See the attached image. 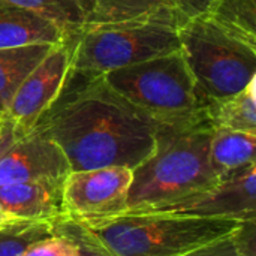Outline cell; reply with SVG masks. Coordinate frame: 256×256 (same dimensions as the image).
I'll return each mask as SVG.
<instances>
[{
    "label": "cell",
    "instance_id": "6da1fadb",
    "mask_svg": "<svg viewBox=\"0 0 256 256\" xmlns=\"http://www.w3.org/2000/svg\"><path fill=\"white\" fill-rule=\"evenodd\" d=\"M32 132L54 141L70 171L134 170L153 153L158 126L110 87L102 75L70 72L60 98Z\"/></svg>",
    "mask_w": 256,
    "mask_h": 256
},
{
    "label": "cell",
    "instance_id": "7a4b0ae2",
    "mask_svg": "<svg viewBox=\"0 0 256 256\" xmlns=\"http://www.w3.org/2000/svg\"><path fill=\"white\" fill-rule=\"evenodd\" d=\"M208 124L158 128L153 153L132 170L126 213L164 212L218 186L210 165Z\"/></svg>",
    "mask_w": 256,
    "mask_h": 256
},
{
    "label": "cell",
    "instance_id": "3957f363",
    "mask_svg": "<svg viewBox=\"0 0 256 256\" xmlns=\"http://www.w3.org/2000/svg\"><path fill=\"white\" fill-rule=\"evenodd\" d=\"M110 87L158 128L190 129L208 124L206 102L182 51L102 75Z\"/></svg>",
    "mask_w": 256,
    "mask_h": 256
},
{
    "label": "cell",
    "instance_id": "277c9868",
    "mask_svg": "<svg viewBox=\"0 0 256 256\" xmlns=\"http://www.w3.org/2000/svg\"><path fill=\"white\" fill-rule=\"evenodd\" d=\"M242 220L183 213H123L88 228L112 256H180L230 236Z\"/></svg>",
    "mask_w": 256,
    "mask_h": 256
},
{
    "label": "cell",
    "instance_id": "5b68a950",
    "mask_svg": "<svg viewBox=\"0 0 256 256\" xmlns=\"http://www.w3.org/2000/svg\"><path fill=\"white\" fill-rule=\"evenodd\" d=\"M188 16L172 15L84 27L76 38L72 72L104 75L180 51V27Z\"/></svg>",
    "mask_w": 256,
    "mask_h": 256
},
{
    "label": "cell",
    "instance_id": "8992f818",
    "mask_svg": "<svg viewBox=\"0 0 256 256\" xmlns=\"http://www.w3.org/2000/svg\"><path fill=\"white\" fill-rule=\"evenodd\" d=\"M178 36L180 51L206 104L238 93L256 78V46L207 16L189 18Z\"/></svg>",
    "mask_w": 256,
    "mask_h": 256
},
{
    "label": "cell",
    "instance_id": "52a82bcc",
    "mask_svg": "<svg viewBox=\"0 0 256 256\" xmlns=\"http://www.w3.org/2000/svg\"><path fill=\"white\" fill-rule=\"evenodd\" d=\"M130 183L132 170L124 166L70 171L63 183L68 218L93 228L126 213Z\"/></svg>",
    "mask_w": 256,
    "mask_h": 256
},
{
    "label": "cell",
    "instance_id": "ba28073f",
    "mask_svg": "<svg viewBox=\"0 0 256 256\" xmlns=\"http://www.w3.org/2000/svg\"><path fill=\"white\" fill-rule=\"evenodd\" d=\"M75 40L76 38L52 45L16 88L4 118L12 124L16 140L33 130L64 90L72 72Z\"/></svg>",
    "mask_w": 256,
    "mask_h": 256
},
{
    "label": "cell",
    "instance_id": "9c48e42d",
    "mask_svg": "<svg viewBox=\"0 0 256 256\" xmlns=\"http://www.w3.org/2000/svg\"><path fill=\"white\" fill-rule=\"evenodd\" d=\"M69 172V162L60 147L36 132L15 140L0 156V186L64 180Z\"/></svg>",
    "mask_w": 256,
    "mask_h": 256
},
{
    "label": "cell",
    "instance_id": "30bf717a",
    "mask_svg": "<svg viewBox=\"0 0 256 256\" xmlns=\"http://www.w3.org/2000/svg\"><path fill=\"white\" fill-rule=\"evenodd\" d=\"M164 212L201 218H256V164L222 178L213 189L184 200Z\"/></svg>",
    "mask_w": 256,
    "mask_h": 256
},
{
    "label": "cell",
    "instance_id": "8fae6325",
    "mask_svg": "<svg viewBox=\"0 0 256 256\" xmlns=\"http://www.w3.org/2000/svg\"><path fill=\"white\" fill-rule=\"evenodd\" d=\"M64 180H36L0 186V202L22 220H60L68 218L63 200Z\"/></svg>",
    "mask_w": 256,
    "mask_h": 256
},
{
    "label": "cell",
    "instance_id": "7c38bea8",
    "mask_svg": "<svg viewBox=\"0 0 256 256\" xmlns=\"http://www.w3.org/2000/svg\"><path fill=\"white\" fill-rule=\"evenodd\" d=\"M66 34L51 21L26 9L0 3V50L60 44Z\"/></svg>",
    "mask_w": 256,
    "mask_h": 256
},
{
    "label": "cell",
    "instance_id": "4fadbf2b",
    "mask_svg": "<svg viewBox=\"0 0 256 256\" xmlns=\"http://www.w3.org/2000/svg\"><path fill=\"white\" fill-rule=\"evenodd\" d=\"M172 15L188 16L183 0H93L84 27Z\"/></svg>",
    "mask_w": 256,
    "mask_h": 256
},
{
    "label": "cell",
    "instance_id": "5bb4252c",
    "mask_svg": "<svg viewBox=\"0 0 256 256\" xmlns=\"http://www.w3.org/2000/svg\"><path fill=\"white\" fill-rule=\"evenodd\" d=\"M255 148L256 132L213 129L208 158L219 182L250 164H256Z\"/></svg>",
    "mask_w": 256,
    "mask_h": 256
},
{
    "label": "cell",
    "instance_id": "9a60e30c",
    "mask_svg": "<svg viewBox=\"0 0 256 256\" xmlns=\"http://www.w3.org/2000/svg\"><path fill=\"white\" fill-rule=\"evenodd\" d=\"M206 120L212 129L256 132V78L232 96L208 100Z\"/></svg>",
    "mask_w": 256,
    "mask_h": 256
},
{
    "label": "cell",
    "instance_id": "2e32d148",
    "mask_svg": "<svg viewBox=\"0 0 256 256\" xmlns=\"http://www.w3.org/2000/svg\"><path fill=\"white\" fill-rule=\"evenodd\" d=\"M51 48V44H38L0 50V120L6 118L8 106L20 84Z\"/></svg>",
    "mask_w": 256,
    "mask_h": 256
},
{
    "label": "cell",
    "instance_id": "e0dca14e",
    "mask_svg": "<svg viewBox=\"0 0 256 256\" xmlns=\"http://www.w3.org/2000/svg\"><path fill=\"white\" fill-rule=\"evenodd\" d=\"M202 15L256 46V0H213Z\"/></svg>",
    "mask_w": 256,
    "mask_h": 256
},
{
    "label": "cell",
    "instance_id": "ac0fdd59",
    "mask_svg": "<svg viewBox=\"0 0 256 256\" xmlns=\"http://www.w3.org/2000/svg\"><path fill=\"white\" fill-rule=\"evenodd\" d=\"M33 12L56 24L68 39L78 38L86 26V10L78 0H0Z\"/></svg>",
    "mask_w": 256,
    "mask_h": 256
},
{
    "label": "cell",
    "instance_id": "d6986e66",
    "mask_svg": "<svg viewBox=\"0 0 256 256\" xmlns=\"http://www.w3.org/2000/svg\"><path fill=\"white\" fill-rule=\"evenodd\" d=\"M54 222L16 220L0 228V256H22L32 243L54 234Z\"/></svg>",
    "mask_w": 256,
    "mask_h": 256
},
{
    "label": "cell",
    "instance_id": "ffe728a7",
    "mask_svg": "<svg viewBox=\"0 0 256 256\" xmlns=\"http://www.w3.org/2000/svg\"><path fill=\"white\" fill-rule=\"evenodd\" d=\"M76 240L63 225V219L54 222V234L32 243L22 256H80Z\"/></svg>",
    "mask_w": 256,
    "mask_h": 256
},
{
    "label": "cell",
    "instance_id": "44dd1931",
    "mask_svg": "<svg viewBox=\"0 0 256 256\" xmlns=\"http://www.w3.org/2000/svg\"><path fill=\"white\" fill-rule=\"evenodd\" d=\"M63 225L70 232V236L76 240L81 250L80 256H112L102 244V242L94 236V232L88 230L86 225L70 218H64Z\"/></svg>",
    "mask_w": 256,
    "mask_h": 256
},
{
    "label": "cell",
    "instance_id": "7402d4cb",
    "mask_svg": "<svg viewBox=\"0 0 256 256\" xmlns=\"http://www.w3.org/2000/svg\"><path fill=\"white\" fill-rule=\"evenodd\" d=\"M231 240L240 256H256V218L242 220L231 232Z\"/></svg>",
    "mask_w": 256,
    "mask_h": 256
},
{
    "label": "cell",
    "instance_id": "603a6c76",
    "mask_svg": "<svg viewBox=\"0 0 256 256\" xmlns=\"http://www.w3.org/2000/svg\"><path fill=\"white\" fill-rule=\"evenodd\" d=\"M180 256H240L236 250V246L231 240V234L219 238L216 242H212L208 244H204L201 248H196L190 252H186Z\"/></svg>",
    "mask_w": 256,
    "mask_h": 256
},
{
    "label": "cell",
    "instance_id": "cb8c5ba5",
    "mask_svg": "<svg viewBox=\"0 0 256 256\" xmlns=\"http://www.w3.org/2000/svg\"><path fill=\"white\" fill-rule=\"evenodd\" d=\"M16 140L12 124L8 120H0V156Z\"/></svg>",
    "mask_w": 256,
    "mask_h": 256
},
{
    "label": "cell",
    "instance_id": "d4e9b609",
    "mask_svg": "<svg viewBox=\"0 0 256 256\" xmlns=\"http://www.w3.org/2000/svg\"><path fill=\"white\" fill-rule=\"evenodd\" d=\"M212 2L213 0H183L184 12L189 18L202 15L207 10V8L212 4Z\"/></svg>",
    "mask_w": 256,
    "mask_h": 256
},
{
    "label": "cell",
    "instance_id": "484cf974",
    "mask_svg": "<svg viewBox=\"0 0 256 256\" xmlns=\"http://www.w3.org/2000/svg\"><path fill=\"white\" fill-rule=\"evenodd\" d=\"M15 220H22V219H16V218H14L12 214H9L8 212H6V208L2 206V202H0V225H6V224H12V222H15Z\"/></svg>",
    "mask_w": 256,
    "mask_h": 256
},
{
    "label": "cell",
    "instance_id": "4316f807",
    "mask_svg": "<svg viewBox=\"0 0 256 256\" xmlns=\"http://www.w3.org/2000/svg\"><path fill=\"white\" fill-rule=\"evenodd\" d=\"M78 2H80V4L84 8L86 14H88L90 8H92V4H93V0H78Z\"/></svg>",
    "mask_w": 256,
    "mask_h": 256
},
{
    "label": "cell",
    "instance_id": "83f0119b",
    "mask_svg": "<svg viewBox=\"0 0 256 256\" xmlns=\"http://www.w3.org/2000/svg\"><path fill=\"white\" fill-rule=\"evenodd\" d=\"M16 222V220H15ZM6 225H9V224H6ZM6 225H0V228H3V226H6Z\"/></svg>",
    "mask_w": 256,
    "mask_h": 256
}]
</instances>
